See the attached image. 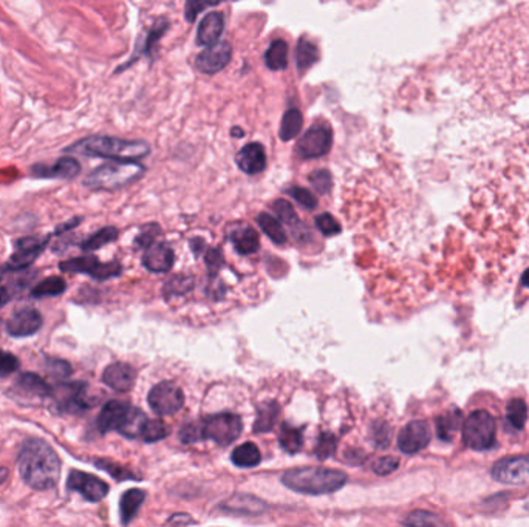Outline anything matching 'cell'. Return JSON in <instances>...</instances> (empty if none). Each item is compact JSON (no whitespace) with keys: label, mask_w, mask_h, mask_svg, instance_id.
<instances>
[{"label":"cell","mask_w":529,"mask_h":527,"mask_svg":"<svg viewBox=\"0 0 529 527\" xmlns=\"http://www.w3.org/2000/svg\"><path fill=\"white\" fill-rule=\"evenodd\" d=\"M333 145V131L327 124H316L308 129L298 144L302 159H313L327 155Z\"/></svg>","instance_id":"ba28073f"},{"label":"cell","mask_w":529,"mask_h":527,"mask_svg":"<svg viewBox=\"0 0 529 527\" xmlns=\"http://www.w3.org/2000/svg\"><path fill=\"white\" fill-rule=\"evenodd\" d=\"M67 289V283L59 275L48 277V279L39 282L36 286L31 289V297L34 299H44V297H58L64 294Z\"/></svg>","instance_id":"836d02e7"},{"label":"cell","mask_w":529,"mask_h":527,"mask_svg":"<svg viewBox=\"0 0 529 527\" xmlns=\"http://www.w3.org/2000/svg\"><path fill=\"white\" fill-rule=\"evenodd\" d=\"M243 135H245V131L242 129H238V127H234L232 129V136L234 138H242Z\"/></svg>","instance_id":"680465c9"},{"label":"cell","mask_w":529,"mask_h":527,"mask_svg":"<svg viewBox=\"0 0 529 527\" xmlns=\"http://www.w3.org/2000/svg\"><path fill=\"white\" fill-rule=\"evenodd\" d=\"M232 58V48L228 42H217L214 45H211L208 48L198 54L195 59V65L198 68V72H202L204 74H215L218 72H222L223 68L228 67Z\"/></svg>","instance_id":"4fadbf2b"},{"label":"cell","mask_w":529,"mask_h":527,"mask_svg":"<svg viewBox=\"0 0 529 527\" xmlns=\"http://www.w3.org/2000/svg\"><path fill=\"white\" fill-rule=\"evenodd\" d=\"M144 499H146V492H143L140 489L127 490L126 494L121 496L120 512H121L122 524L127 526L130 521H132L143 505Z\"/></svg>","instance_id":"d4e9b609"},{"label":"cell","mask_w":529,"mask_h":527,"mask_svg":"<svg viewBox=\"0 0 529 527\" xmlns=\"http://www.w3.org/2000/svg\"><path fill=\"white\" fill-rule=\"evenodd\" d=\"M168 29H169V24L166 22V20H161L160 24H155L154 25V29L150 30L149 36L146 39V45H144V48H143V53L144 54H147V56H152L156 42L161 39L163 34L168 31Z\"/></svg>","instance_id":"bcb514c9"},{"label":"cell","mask_w":529,"mask_h":527,"mask_svg":"<svg viewBox=\"0 0 529 527\" xmlns=\"http://www.w3.org/2000/svg\"><path fill=\"white\" fill-rule=\"evenodd\" d=\"M135 379L136 371L130 365L121 362L108 365L104 370V374H102V382L112 388V390L121 393L132 390V387L135 385Z\"/></svg>","instance_id":"ffe728a7"},{"label":"cell","mask_w":529,"mask_h":527,"mask_svg":"<svg viewBox=\"0 0 529 527\" xmlns=\"http://www.w3.org/2000/svg\"><path fill=\"white\" fill-rule=\"evenodd\" d=\"M16 388L20 393L29 394V396H36V398H47L53 394L50 385H48L42 378L34 373L22 374L17 380Z\"/></svg>","instance_id":"cb8c5ba5"},{"label":"cell","mask_w":529,"mask_h":527,"mask_svg":"<svg viewBox=\"0 0 529 527\" xmlns=\"http://www.w3.org/2000/svg\"><path fill=\"white\" fill-rule=\"evenodd\" d=\"M308 181H310V184L314 187V190H318V193H320V195H324V193L332 190V186H333L332 173L325 169H319L313 172L310 178H308Z\"/></svg>","instance_id":"ee69618b"},{"label":"cell","mask_w":529,"mask_h":527,"mask_svg":"<svg viewBox=\"0 0 529 527\" xmlns=\"http://www.w3.org/2000/svg\"><path fill=\"white\" fill-rule=\"evenodd\" d=\"M59 404V410L67 413H79L90 408L92 404L87 399L86 384L82 382H70L58 387L56 391H53Z\"/></svg>","instance_id":"9a60e30c"},{"label":"cell","mask_w":529,"mask_h":527,"mask_svg":"<svg viewBox=\"0 0 529 527\" xmlns=\"http://www.w3.org/2000/svg\"><path fill=\"white\" fill-rule=\"evenodd\" d=\"M67 487L72 492H78L87 501L98 503L108 494V485L99 478L79 470H72L67 480Z\"/></svg>","instance_id":"7c38bea8"},{"label":"cell","mask_w":529,"mask_h":527,"mask_svg":"<svg viewBox=\"0 0 529 527\" xmlns=\"http://www.w3.org/2000/svg\"><path fill=\"white\" fill-rule=\"evenodd\" d=\"M491 475L503 484H521L529 481V455L503 457L494 464Z\"/></svg>","instance_id":"8fae6325"},{"label":"cell","mask_w":529,"mask_h":527,"mask_svg":"<svg viewBox=\"0 0 529 527\" xmlns=\"http://www.w3.org/2000/svg\"><path fill=\"white\" fill-rule=\"evenodd\" d=\"M348 478L343 471L327 467H299L288 470L282 476L288 489L307 495H325L341 490Z\"/></svg>","instance_id":"3957f363"},{"label":"cell","mask_w":529,"mask_h":527,"mask_svg":"<svg viewBox=\"0 0 529 527\" xmlns=\"http://www.w3.org/2000/svg\"><path fill=\"white\" fill-rule=\"evenodd\" d=\"M209 6H214V3H203V2H195V0H190V2L186 3L184 16H186L188 22H194L198 16V13L206 10V8H209Z\"/></svg>","instance_id":"db71d44e"},{"label":"cell","mask_w":529,"mask_h":527,"mask_svg":"<svg viewBox=\"0 0 529 527\" xmlns=\"http://www.w3.org/2000/svg\"><path fill=\"white\" fill-rule=\"evenodd\" d=\"M180 438L184 444L202 441L203 438V425L202 422H192V424H186L180 432Z\"/></svg>","instance_id":"681fc988"},{"label":"cell","mask_w":529,"mask_h":527,"mask_svg":"<svg viewBox=\"0 0 529 527\" xmlns=\"http://www.w3.org/2000/svg\"><path fill=\"white\" fill-rule=\"evenodd\" d=\"M17 464L20 476L31 489L47 490L54 487L59 481V456L42 439L33 438L25 441L20 448Z\"/></svg>","instance_id":"6da1fadb"},{"label":"cell","mask_w":529,"mask_h":527,"mask_svg":"<svg viewBox=\"0 0 529 527\" xmlns=\"http://www.w3.org/2000/svg\"><path fill=\"white\" fill-rule=\"evenodd\" d=\"M257 223H259L260 229H262V231L265 232L266 237L270 238L272 243H276V245H286V241H288L286 232H285L284 226H282V223L277 218H274L272 215H270V213L262 212V213H259Z\"/></svg>","instance_id":"f546056e"},{"label":"cell","mask_w":529,"mask_h":527,"mask_svg":"<svg viewBox=\"0 0 529 527\" xmlns=\"http://www.w3.org/2000/svg\"><path fill=\"white\" fill-rule=\"evenodd\" d=\"M430 442V428L425 421H412L398 436V447L401 452L414 455L421 452Z\"/></svg>","instance_id":"5bb4252c"},{"label":"cell","mask_w":529,"mask_h":527,"mask_svg":"<svg viewBox=\"0 0 529 527\" xmlns=\"http://www.w3.org/2000/svg\"><path fill=\"white\" fill-rule=\"evenodd\" d=\"M81 173V164L72 156L60 158L53 165L38 164L33 168V175L38 178L53 179H72Z\"/></svg>","instance_id":"d6986e66"},{"label":"cell","mask_w":529,"mask_h":527,"mask_svg":"<svg viewBox=\"0 0 529 527\" xmlns=\"http://www.w3.org/2000/svg\"><path fill=\"white\" fill-rule=\"evenodd\" d=\"M521 282H523V285L526 288H529V269L523 274V277H521Z\"/></svg>","instance_id":"94428289"},{"label":"cell","mask_w":529,"mask_h":527,"mask_svg":"<svg viewBox=\"0 0 529 527\" xmlns=\"http://www.w3.org/2000/svg\"><path fill=\"white\" fill-rule=\"evenodd\" d=\"M144 165L138 163L112 161L99 165L84 179V186L93 190H116L140 179L144 173Z\"/></svg>","instance_id":"277c9868"},{"label":"cell","mask_w":529,"mask_h":527,"mask_svg":"<svg viewBox=\"0 0 529 527\" xmlns=\"http://www.w3.org/2000/svg\"><path fill=\"white\" fill-rule=\"evenodd\" d=\"M19 359L8 351H0V378H6L19 370Z\"/></svg>","instance_id":"7dc6e473"},{"label":"cell","mask_w":529,"mask_h":527,"mask_svg":"<svg viewBox=\"0 0 529 527\" xmlns=\"http://www.w3.org/2000/svg\"><path fill=\"white\" fill-rule=\"evenodd\" d=\"M316 226H318L319 231L324 234L325 237H333V235H338L342 231L341 225L334 220L333 215L329 213L318 215V217H316Z\"/></svg>","instance_id":"f6af8a7d"},{"label":"cell","mask_w":529,"mask_h":527,"mask_svg":"<svg viewBox=\"0 0 529 527\" xmlns=\"http://www.w3.org/2000/svg\"><path fill=\"white\" fill-rule=\"evenodd\" d=\"M231 460L238 467H256L262 461V455L256 444L245 442L234 450Z\"/></svg>","instance_id":"d6a6232c"},{"label":"cell","mask_w":529,"mask_h":527,"mask_svg":"<svg viewBox=\"0 0 529 527\" xmlns=\"http://www.w3.org/2000/svg\"><path fill=\"white\" fill-rule=\"evenodd\" d=\"M231 243L236 248V251L242 255H250L259 251L260 238L257 232L252 227L245 226L231 234Z\"/></svg>","instance_id":"603a6c76"},{"label":"cell","mask_w":529,"mask_h":527,"mask_svg":"<svg viewBox=\"0 0 529 527\" xmlns=\"http://www.w3.org/2000/svg\"><path fill=\"white\" fill-rule=\"evenodd\" d=\"M463 439L472 450H487L496 442V421L485 410H477L463 424Z\"/></svg>","instance_id":"5b68a950"},{"label":"cell","mask_w":529,"mask_h":527,"mask_svg":"<svg viewBox=\"0 0 529 527\" xmlns=\"http://www.w3.org/2000/svg\"><path fill=\"white\" fill-rule=\"evenodd\" d=\"M146 422H147L146 414H144L140 408L129 407V410L124 416V419H122V422H121L118 432L121 435H124L126 438L135 439V438H138V436H141L143 428H144V425H146Z\"/></svg>","instance_id":"484cf974"},{"label":"cell","mask_w":529,"mask_h":527,"mask_svg":"<svg viewBox=\"0 0 529 527\" xmlns=\"http://www.w3.org/2000/svg\"><path fill=\"white\" fill-rule=\"evenodd\" d=\"M375 432H377L375 435V441L377 442V446L381 447H386L387 444L390 442V428L387 425H382V427H376Z\"/></svg>","instance_id":"11a10c76"},{"label":"cell","mask_w":529,"mask_h":527,"mask_svg":"<svg viewBox=\"0 0 529 527\" xmlns=\"http://www.w3.org/2000/svg\"><path fill=\"white\" fill-rule=\"evenodd\" d=\"M236 163L238 169L246 175H257L266 168V154L265 147L260 143H250L243 145L236 155Z\"/></svg>","instance_id":"ac0fdd59"},{"label":"cell","mask_w":529,"mask_h":527,"mask_svg":"<svg viewBox=\"0 0 529 527\" xmlns=\"http://www.w3.org/2000/svg\"><path fill=\"white\" fill-rule=\"evenodd\" d=\"M336 447H338V439L336 436L332 433H322L319 436L318 446L314 448V455L319 457V460H327V457L332 456L336 452Z\"/></svg>","instance_id":"7bdbcfd3"},{"label":"cell","mask_w":529,"mask_h":527,"mask_svg":"<svg viewBox=\"0 0 529 527\" xmlns=\"http://www.w3.org/2000/svg\"><path fill=\"white\" fill-rule=\"evenodd\" d=\"M96 466L101 467L102 470L108 471V473L112 475L113 478H116V480H135V476L132 473H130L129 470L122 469L120 466H116V464H113V462L99 460V461H96Z\"/></svg>","instance_id":"816d5d0a"},{"label":"cell","mask_w":529,"mask_h":527,"mask_svg":"<svg viewBox=\"0 0 529 527\" xmlns=\"http://www.w3.org/2000/svg\"><path fill=\"white\" fill-rule=\"evenodd\" d=\"M129 404L122 400H110L102 407L98 418V427L102 433L112 432V430H118L122 419L129 410Z\"/></svg>","instance_id":"7402d4cb"},{"label":"cell","mask_w":529,"mask_h":527,"mask_svg":"<svg viewBox=\"0 0 529 527\" xmlns=\"http://www.w3.org/2000/svg\"><path fill=\"white\" fill-rule=\"evenodd\" d=\"M272 209H274V212H276L277 220L280 221V223H285L286 226H291V227L304 226L300 223L298 213H296V211H294V207L290 201L277 200L276 203L272 204Z\"/></svg>","instance_id":"f35d334b"},{"label":"cell","mask_w":529,"mask_h":527,"mask_svg":"<svg viewBox=\"0 0 529 527\" xmlns=\"http://www.w3.org/2000/svg\"><path fill=\"white\" fill-rule=\"evenodd\" d=\"M47 370L50 371L51 376L54 378H67L72 374V366L65 360H59V359H48L47 362Z\"/></svg>","instance_id":"f5cc1de1"},{"label":"cell","mask_w":529,"mask_h":527,"mask_svg":"<svg viewBox=\"0 0 529 527\" xmlns=\"http://www.w3.org/2000/svg\"><path fill=\"white\" fill-rule=\"evenodd\" d=\"M13 299L11 297V291L8 288H5L0 285V309H2L6 303Z\"/></svg>","instance_id":"9f6ffc18"},{"label":"cell","mask_w":529,"mask_h":527,"mask_svg":"<svg viewBox=\"0 0 529 527\" xmlns=\"http://www.w3.org/2000/svg\"><path fill=\"white\" fill-rule=\"evenodd\" d=\"M116 238H118V229L113 226H106L99 229L98 232H95L90 235L86 241L81 243V249L82 251H96V249L104 248L108 243H113Z\"/></svg>","instance_id":"e575fe53"},{"label":"cell","mask_w":529,"mask_h":527,"mask_svg":"<svg viewBox=\"0 0 529 527\" xmlns=\"http://www.w3.org/2000/svg\"><path fill=\"white\" fill-rule=\"evenodd\" d=\"M59 269L63 273L68 274H87L92 279L104 282L113 277H118L122 273V266L118 261H108L102 263L93 255L78 257V259H72L59 263Z\"/></svg>","instance_id":"8992f818"},{"label":"cell","mask_w":529,"mask_h":527,"mask_svg":"<svg viewBox=\"0 0 529 527\" xmlns=\"http://www.w3.org/2000/svg\"><path fill=\"white\" fill-rule=\"evenodd\" d=\"M407 527H443V521L439 517L425 510L412 512L402 521Z\"/></svg>","instance_id":"74e56055"},{"label":"cell","mask_w":529,"mask_h":527,"mask_svg":"<svg viewBox=\"0 0 529 527\" xmlns=\"http://www.w3.org/2000/svg\"><path fill=\"white\" fill-rule=\"evenodd\" d=\"M50 241V235L48 237H25L16 241V252L10 257V260L6 261V269L8 273L13 271H22L31 266L34 260L45 251V248Z\"/></svg>","instance_id":"30bf717a"},{"label":"cell","mask_w":529,"mask_h":527,"mask_svg":"<svg viewBox=\"0 0 529 527\" xmlns=\"http://www.w3.org/2000/svg\"><path fill=\"white\" fill-rule=\"evenodd\" d=\"M149 405L160 416H170L181 410L184 405V393L180 387L172 382H161L150 390Z\"/></svg>","instance_id":"9c48e42d"},{"label":"cell","mask_w":529,"mask_h":527,"mask_svg":"<svg viewBox=\"0 0 529 527\" xmlns=\"http://www.w3.org/2000/svg\"><path fill=\"white\" fill-rule=\"evenodd\" d=\"M225 31V16L218 11L208 13L198 25L197 44L198 45H214L218 42L220 36Z\"/></svg>","instance_id":"44dd1931"},{"label":"cell","mask_w":529,"mask_h":527,"mask_svg":"<svg viewBox=\"0 0 529 527\" xmlns=\"http://www.w3.org/2000/svg\"><path fill=\"white\" fill-rule=\"evenodd\" d=\"M296 60L299 72H305L319 60V50L313 42L307 39H300L296 48Z\"/></svg>","instance_id":"d590c367"},{"label":"cell","mask_w":529,"mask_h":527,"mask_svg":"<svg viewBox=\"0 0 529 527\" xmlns=\"http://www.w3.org/2000/svg\"><path fill=\"white\" fill-rule=\"evenodd\" d=\"M302 124H304V116H302V113L298 108L286 110L284 117H282V124L279 130L280 140L291 141L294 140V138H298L302 130Z\"/></svg>","instance_id":"f1b7e54d"},{"label":"cell","mask_w":529,"mask_h":527,"mask_svg":"<svg viewBox=\"0 0 529 527\" xmlns=\"http://www.w3.org/2000/svg\"><path fill=\"white\" fill-rule=\"evenodd\" d=\"M279 442L280 447L285 450L286 453H298L299 450L304 446V435H302V428L293 427L290 424L284 422L279 432Z\"/></svg>","instance_id":"1f68e13d"},{"label":"cell","mask_w":529,"mask_h":527,"mask_svg":"<svg viewBox=\"0 0 529 527\" xmlns=\"http://www.w3.org/2000/svg\"><path fill=\"white\" fill-rule=\"evenodd\" d=\"M170 433L169 425L164 424L161 419H147L146 425L143 428V439L146 442H158L166 438Z\"/></svg>","instance_id":"60d3db41"},{"label":"cell","mask_w":529,"mask_h":527,"mask_svg":"<svg viewBox=\"0 0 529 527\" xmlns=\"http://www.w3.org/2000/svg\"><path fill=\"white\" fill-rule=\"evenodd\" d=\"M286 193L291 198L296 200L302 207H305V209H308V211H314L316 207H318V200H316L313 193L308 189H305V187L293 186L286 190Z\"/></svg>","instance_id":"b9f144b4"},{"label":"cell","mask_w":529,"mask_h":527,"mask_svg":"<svg viewBox=\"0 0 529 527\" xmlns=\"http://www.w3.org/2000/svg\"><path fill=\"white\" fill-rule=\"evenodd\" d=\"M506 418L515 430L523 428L528 419V408L525 402L521 399H512L506 407Z\"/></svg>","instance_id":"8d00e7d4"},{"label":"cell","mask_w":529,"mask_h":527,"mask_svg":"<svg viewBox=\"0 0 529 527\" xmlns=\"http://www.w3.org/2000/svg\"><path fill=\"white\" fill-rule=\"evenodd\" d=\"M203 438L212 439L218 446H228L242 433V419L234 413H218L202 421Z\"/></svg>","instance_id":"52a82bcc"},{"label":"cell","mask_w":529,"mask_h":527,"mask_svg":"<svg viewBox=\"0 0 529 527\" xmlns=\"http://www.w3.org/2000/svg\"><path fill=\"white\" fill-rule=\"evenodd\" d=\"M459 427H463V416L458 408H453L437 419V432L443 441H450Z\"/></svg>","instance_id":"83f0119b"},{"label":"cell","mask_w":529,"mask_h":527,"mask_svg":"<svg viewBox=\"0 0 529 527\" xmlns=\"http://www.w3.org/2000/svg\"><path fill=\"white\" fill-rule=\"evenodd\" d=\"M204 261H206V266H208V269H209V273L217 274L218 269L225 265V257H223L222 249H218V248L209 249V251L206 252V255H204Z\"/></svg>","instance_id":"f907efd6"},{"label":"cell","mask_w":529,"mask_h":527,"mask_svg":"<svg viewBox=\"0 0 529 527\" xmlns=\"http://www.w3.org/2000/svg\"><path fill=\"white\" fill-rule=\"evenodd\" d=\"M265 64L272 72L285 70L288 65V45L285 40L277 39L265 53Z\"/></svg>","instance_id":"4dcf8cb0"},{"label":"cell","mask_w":529,"mask_h":527,"mask_svg":"<svg viewBox=\"0 0 529 527\" xmlns=\"http://www.w3.org/2000/svg\"><path fill=\"white\" fill-rule=\"evenodd\" d=\"M42 314L34 308H24L16 311L6 322V331L13 337H30L42 328Z\"/></svg>","instance_id":"2e32d148"},{"label":"cell","mask_w":529,"mask_h":527,"mask_svg":"<svg viewBox=\"0 0 529 527\" xmlns=\"http://www.w3.org/2000/svg\"><path fill=\"white\" fill-rule=\"evenodd\" d=\"M6 273H8V269H6V266L5 265H0V283H2Z\"/></svg>","instance_id":"91938a15"},{"label":"cell","mask_w":529,"mask_h":527,"mask_svg":"<svg viewBox=\"0 0 529 527\" xmlns=\"http://www.w3.org/2000/svg\"><path fill=\"white\" fill-rule=\"evenodd\" d=\"M175 252L170 245L164 241H155L150 245L143 255V265L150 273L163 274L169 273L174 268Z\"/></svg>","instance_id":"e0dca14e"},{"label":"cell","mask_w":529,"mask_h":527,"mask_svg":"<svg viewBox=\"0 0 529 527\" xmlns=\"http://www.w3.org/2000/svg\"><path fill=\"white\" fill-rule=\"evenodd\" d=\"M398 466H400V461H398V457L382 456V457H380V460H376V462L373 464V471L376 475L386 476V475L393 473V471L398 469Z\"/></svg>","instance_id":"c3c4849f"},{"label":"cell","mask_w":529,"mask_h":527,"mask_svg":"<svg viewBox=\"0 0 529 527\" xmlns=\"http://www.w3.org/2000/svg\"><path fill=\"white\" fill-rule=\"evenodd\" d=\"M194 288V277L190 275H175L164 286V295L170 299L174 295L188 294Z\"/></svg>","instance_id":"ab89813d"},{"label":"cell","mask_w":529,"mask_h":527,"mask_svg":"<svg viewBox=\"0 0 529 527\" xmlns=\"http://www.w3.org/2000/svg\"><path fill=\"white\" fill-rule=\"evenodd\" d=\"M8 475H10L8 469H6V467H0V485H2L6 480H8Z\"/></svg>","instance_id":"6f0895ef"},{"label":"cell","mask_w":529,"mask_h":527,"mask_svg":"<svg viewBox=\"0 0 529 527\" xmlns=\"http://www.w3.org/2000/svg\"><path fill=\"white\" fill-rule=\"evenodd\" d=\"M279 413H280V407L277 402L271 400V402H263V404H260L257 410L256 424H254V432L256 433L271 432L274 425H276Z\"/></svg>","instance_id":"4316f807"},{"label":"cell","mask_w":529,"mask_h":527,"mask_svg":"<svg viewBox=\"0 0 529 527\" xmlns=\"http://www.w3.org/2000/svg\"><path fill=\"white\" fill-rule=\"evenodd\" d=\"M65 152L84 156L106 158L118 163H136L150 154V145L146 141L95 135L74 143L65 149Z\"/></svg>","instance_id":"7a4b0ae2"}]
</instances>
